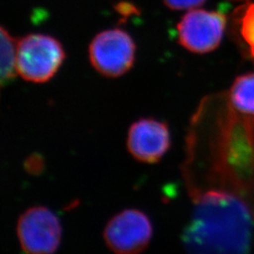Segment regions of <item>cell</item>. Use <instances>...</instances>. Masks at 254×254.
<instances>
[{"instance_id": "cell-1", "label": "cell", "mask_w": 254, "mask_h": 254, "mask_svg": "<svg viewBox=\"0 0 254 254\" xmlns=\"http://www.w3.org/2000/svg\"><path fill=\"white\" fill-rule=\"evenodd\" d=\"M194 206L182 233L189 254H248L254 217L243 202L219 191H189Z\"/></svg>"}, {"instance_id": "cell-2", "label": "cell", "mask_w": 254, "mask_h": 254, "mask_svg": "<svg viewBox=\"0 0 254 254\" xmlns=\"http://www.w3.org/2000/svg\"><path fill=\"white\" fill-rule=\"evenodd\" d=\"M65 51L54 37L32 33L17 44V73L26 81H49L64 64Z\"/></svg>"}, {"instance_id": "cell-3", "label": "cell", "mask_w": 254, "mask_h": 254, "mask_svg": "<svg viewBox=\"0 0 254 254\" xmlns=\"http://www.w3.org/2000/svg\"><path fill=\"white\" fill-rule=\"evenodd\" d=\"M89 57L92 67L106 77H119L134 65L136 44L127 31L112 28L98 33L91 41Z\"/></svg>"}, {"instance_id": "cell-4", "label": "cell", "mask_w": 254, "mask_h": 254, "mask_svg": "<svg viewBox=\"0 0 254 254\" xmlns=\"http://www.w3.org/2000/svg\"><path fill=\"white\" fill-rule=\"evenodd\" d=\"M17 236L25 254H53L61 245L63 227L52 210L33 206L20 216Z\"/></svg>"}, {"instance_id": "cell-5", "label": "cell", "mask_w": 254, "mask_h": 254, "mask_svg": "<svg viewBox=\"0 0 254 254\" xmlns=\"http://www.w3.org/2000/svg\"><path fill=\"white\" fill-rule=\"evenodd\" d=\"M153 237V225L145 213L137 209H126L108 222L104 238L115 254H140Z\"/></svg>"}, {"instance_id": "cell-6", "label": "cell", "mask_w": 254, "mask_h": 254, "mask_svg": "<svg viewBox=\"0 0 254 254\" xmlns=\"http://www.w3.org/2000/svg\"><path fill=\"white\" fill-rule=\"evenodd\" d=\"M226 22V16L221 12L191 9L177 25L178 42L195 54L212 52L222 41Z\"/></svg>"}, {"instance_id": "cell-7", "label": "cell", "mask_w": 254, "mask_h": 254, "mask_svg": "<svg viewBox=\"0 0 254 254\" xmlns=\"http://www.w3.org/2000/svg\"><path fill=\"white\" fill-rule=\"evenodd\" d=\"M171 146L167 124L153 118L139 119L128 131L127 148L131 155L142 163H157Z\"/></svg>"}, {"instance_id": "cell-8", "label": "cell", "mask_w": 254, "mask_h": 254, "mask_svg": "<svg viewBox=\"0 0 254 254\" xmlns=\"http://www.w3.org/2000/svg\"><path fill=\"white\" fill-rule=\"evenodd\" d=\"M228 99L236 111L254 116V73L237 76L230 89Z\"/></svg>"}, {"instance_id": "cell-9", "label": "cell", "mask_w": 254, "mask_h": 254, "mask_svg": "<svg viewBox=\"0 0 254 254\" xmlns=\"http://www.w3.org/2000/svg\"><path fill=\"white\" fill-rule=\"evenodd\" d=\"M17 44L5 27H1V85L6 86L12 81L17 73Z\"/></svg>"}, {"instance_id": "cell-10", "label": "cell", "mask_w": 254, "mask_h": 254, "mask_svg": "<svg viewBox=\"0 0 254 254\" xmlns=\"http://www.w3.org/2000/svg\"><path fill=\"white\" fill-rule=\"evenodd\" d=\"M240 35L250 57L254 60V3L248 5L240 18Z\"/></svg>"}, {"instance_id": "cell-11", "label": "cell", "mask_w": 254, "mask_h": 254, "mask_svg": "<svg viewBox=\"0 0 254 254\" xmlns=\"http://www.w3.org/2000/svg\"><path fill=\"white\" fill-rule=\"evenodd\" d=\"M165 5L174 10L193 9L202 5L205 0H163Z\"/></svg>"}]
</instances>
